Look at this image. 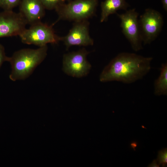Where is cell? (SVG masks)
<instances>
[{"label":"cell","instance_id":"cell-7","mask_svg":"<svg viewBox=\"0 0 167 167\" xmlns=\"http://www.w3.org/2000/svg\"><path fill=\"white\" fill-rule=\"evenodd\" d=\"M121 20V27L124 35L130 42L133 49L136 51L142 48L138 17L139 14L135 9L124 13H116Z\"/></svg>","mask_w":167,"mask_h":167},{"label":"cell","instance_id":"cell-5","mask_svg":"<svg viewBox=\"0 0 167 167\" xmlns=\"http://www.w3.org/2000/svg\"><path fill=\"white\" fill-rule=\"evenodd\" d=\"M142 41L144 45L154 41L160 32L163 24V19L158 11L152 9H146L138 20Z\"/></svg>","mask_w":167,"mask_h":167},{"label":"cell","instance_id":"cell-19","mask_svg":"<svg viewBox=\"0 0 167 167\" xmlns=\"http://www.w3.org/2000/svg\"><path fill=\"white\" fill-rule=\"evenodd\" d=\"M163 8L167 11V0H161Z\"/></svg>","mask_w":167,"mask_h":167},{"label":"cell","instance_id":"cell-8","mask_svg":"<svg viewBox=\"0 0 167 167\" xmlns=\"http://www.w3.org/2000/svg\"><path fill=\"white\" fill-rule=\"evenodd\" d=\"M27 24L19 12L4 10L0 12V38L19 36Z\"/></svg>","mask_w":167,"mask_h":167},{"label":"cell","instance_id":"cell-15","mask_svg":"<svg viewBox=\"0 0 167 167\" xmlns=\"http://www.w3.org/2000/svg\"><path fill=\"white\" fill-rule=\"evenodd\" d=\"M158 165L161 164L162 167L166 166L167 163V149H163L158 152L157 160Z\"/></svg>","mask_w":167,"mask_h":167},{"label":"cell","instance_id":"cell-12","mask_svg":"<svg viewBox=\"0 0 167 167\" xmlns=\"http://www.w3.org/2000/svg\"><path fill=\"white\" fill-rule=\"evenodd\" d=\"M160 74L154 83V93L156 95H167V64H162L160 69Z\"/></svg>","mask_w":167,"mask_h":167},{"label":"cell","instance_id":"cell-1","mask_svg":"<svg viewBox=\"0 0 167 167\" xmlns=\"http://www.w3.org/2000/svg\"><path fill=\"white\" fill-rule=\"evenodd\" d=\"M151 57L135 54L122 53L113 58L104 69L100 76L101 82L113 81L130 84L141 79L151 69Z\"/></svg>","mask_w":167,"mask_h":167},{"label":"cell","instance_id":"cell-9","mask_svg":"<svg viewBox=\"0 0 167 167\" xmlns=\"http://www.w3.org/2000/svg\"><path fill=\"white\" fill-rule=\"evenodd\" d=\"M89 23L88 20L74 22L68 34L61 37L68 49L72 46H87L92 45L93 39L89 33Z\"/></svg>","mask_w":167,"mask_h":167},{"label":"cell","instance_id":"cell-3","mask_svg":"<svg viewBox=\"0 0 167 167\" xmlns=\"http://www.w3.org/2000/svg\"><path fill=\"white\" fill-rule=\"evenodd\" d=\"M98 0H71L57 8L58 18L74 22L88 20L95 14Z\"/></svg>","mask_w":167,"mask_h":167},{"label":"cell","instance_id":"cell-13","mask_svg":"<svg viewBox=\"0 0 167 167\" xmlns=\"http://www.w3.org/2000/svg\"><path fill=\"white\" fill-rule=\"evenodd\" d=\"M45 9L55 10L65 3L66 0H39Z\"/></svg>","mask_w":167,"mask_h":167},{"label":"cell","instance_id":"cell-14","mask_svg":"<svg viewBox=\"0 0 167 167\" xmlns=\"http://www.w3.org/2000/svg\"><path fill=\"white\" fill-rule=\"evenodd\" d=\"M21 0H0V7L4 11H12L19 5Z\"/></svg>","mask_w":167,"mask_h":167},{"label":"cell","instance_id":"cell-18","mask_svg":"<svg viewBox=\"0 0 167 167\" xmlns=\"http://www.w3.org/2000/svg\"><path fill=\"white\" fill-rule=\"evenodd\" d=\"M138 145V143L136 141H134L132 142L130 144V146L135 151V148L137 147Z\"/></svg>","mask_w":167,"mask_h":167},{"label":"cell","instance_id":"cell-17","mask_svg":"<svg viewBox=\"0 0 167 167\" xmlns=\"http://www.w3.org/2000/svg\"><path fill=\"white\" fill-rule=\"evenodd\" d=\"M148 166L151 167H159L160 166L158 164H157V160H154Z\"/></svg>","mask_w":167,"mask_h":167},{"label":"cell","instance_id":"cell-16","mask_svg":"<svg viewBox=\"0 0 167 167\" xmlns=\"http://www.w3.org/2000/svg\"><path fill=\"white\" fill-rule=\"evenodd\" d=\"M9 58L6 55L4 46L0 44V68L4 62L8 61Z\"/></svg>","mask_w":167,"mask_h":167},{"label":"cell","instance_id":"cell-4","mask_svg":"<svg viewBox=\"0 0 167 167\" xmlns=\"http://www.w3.org/2000/svg\"><path fill=\"white\" fill-rule=\"evenodd\" d=\"M52 25L41 21L31 25L19 35L22 42L28 45L42 47L48 44H56L61 41V37L57 35Z\"/></svg>","mask_w":167,"mask_h":167},{"label":"cell","instance_id":"cell-6","mask_svg":"<svg viewBox=\"0 0 167 167\" xmlns=\"http://www.w3.org/2000/svg\"><path fill=\"white\" fill-rule=\"evenodd\" d=\"M85 49L64 54L63 59V70L68 75L75 77L86 76L91 67L87 59L89 54Z\"/></svg>","mask_w":167,"mask_h":167},{"label":"cell","instance_id":"cell-11","mask_svg":"<svg viewBox=\"0 0 167 167\" xmlns=\"http://www.w3.org/2000/svg\"><path fill=\"white\" fill-rule=\"evenodd\" d=\"M129 6L126 0H105L101 4V22L107 21L110 15L120 10H126Z\"/></svg>","mask_w":167,"mask_h":167},{"label":"cell","instance_id":"cell-20","mask_svg":"<svg viewBox=\"0 0 167 167\" xmlns=\"http://www.w3.org/2000/svg\"><path fill=\"white\" fill-rule=\"evenodd\" d=\"M71 0H66V1H67L68 2L69 1H71Z\"/></svg>","mask_w":167,"mask_h":167},{"label":"cell","instance_id":"cell-10","mask_svg":"<svg viewBox=\"0 0 167 167\" xmlns=\"http://www.w3.org/2000/svg\"><path fill=\"white\" fill-rule=\"evenodd\" d=\"M19 12L31 25L41 21L44 16V7L39 0H21Z\"/></svg>","mask_w":167,"mask_h":167},{"label":"cell","instance_id":"cell-2","mask_svg":"<svg viewBox=\"0 0 167 167\" xmlns=\"http://www.w3.org/2000/svg\"><path fill=\"white\" fill-rule=\"evenodd\" d=\"M47 50L46 45L36 49H24L14 52L8 61L11 68L10 79L15 81L28 78L45 58Z\"/></svg>","mask_w":167,"mask_h":167}]
</instances>
